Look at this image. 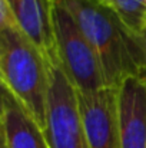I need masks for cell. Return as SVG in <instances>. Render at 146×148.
<instances>
[{
  "label": "cell",
  "instance_id": "cell-4",
  "mask_svg": "<svg viewBox=\"0 0 146 148\" xmlns=\"http://www.w3.org/2000/svg\"><path fill=\"white\" fill-rule=\"evenodd\" d=\"M53 25L59 59L75 88L93 92L106 86L100 63L70 12L60 3L53 6Z\"/></svg>",
  "mask_w": 146,
  "mask_h": 148
},
{
  "label": "cell",
  "instance_id": "cell-13",
  "mask_svg": "<svg viewBox=\"0 0 146 148\" xmlns=\"http://www.w3.org/2000/svg\"><path fill=\"white\" fill-rule=\"evenodd\" d=\"M142 38H143V40H145V43H146V27L143 29V32H142ZM141 79H142L143 82H146V72L142 75V76H141Z\"/></svg>",
  "mask_w": 146,
  "mask_h": 148
},
{
  "label": "cell",
  "instance_id": "cell-12",
  "mask_svg": "<svg viewBox=\"0 0 146 148\" xmlns=\"http://www.w3.org/2000/svg\"><path fill=\"white\" fill-rule=\"evenodd\" d=\"M0 148H9L7 147L6 134H4V128H3V124L1 122H0Z\"/></svg>",
  "mask_w": 146,
  "mask_h": 148
},
{
  "label": "cell",
  "instance_id": "cell-10",
  "mask_svg": "<svg viewBox=\"0 0 146 148\" xmlns=\"http://www.w3.org/2000/svg\"><path fill=\"white\" fill-rule=\"evenodd\" d=\"M12 26H16V23L10 13L9 4L6 0H0V32L7 27H12Z\"/></svg>",
  "mask_w": 146,
  "mask_h": 148
},
{
  "label": "cell",
  "instance_id": "cell-17",
  "mask_svg": "<svg viewBox=\"0 0 146 148\" xmlns=\"http://www.w3.org/2000/svg\"><path fill=\"white\" fill-rule=\"evenodd\" d=\"M145 1H146V0H145Z\"/></svg>",
  "mask_w": 146,
  "mask_h": 148
},
{
  "label": "cell",
  "instance_id": "cell-1",
  "mask_svg": "<svg viewBox=\"0 0 146 148\" xmlns=\"http://www.w3.org/2000/svg\"><path fill=\"white\" fill-rule=\"evenodd\" d=\"M100 63L106 86L119 88L130 76L146 72V43L130 32L100 0H62Z\"/></svg>",
  "mask_w": 146,
  "mask_h": 148
},
{
  "label": "cell",
  "instance_id": "cell-7",
  "mask_svg": "<svg viewBox=\"0 0 146 148\" xmlns=\"http://www.w3.org/2000/svg\"><path fill=\"white\" fill-rule=\"evenodd\" d=\"M116 89L120 148H146V82L130 76Z\"/></svg>",
  "mask_w": 146,
  "mask_h": 148
},
{
  "label": "cell",
  "instance_id": "cell-11",
  "mask_svg": "<svg viewBox=\"0 0 146 148\" xmlns=\"http://www.w3.org/2000/svg\"><path fill=\"white\" fill-rule=\"evenodd\" d=\"M12 97V94L9 92V89L6 88L4 84L0 82V122L3 119V115H4V109H6V102L7 99Z\"/></svg>",
  "mask_w": 146,
  "mask_h": 148
},
{
  "label": "cell",
  "instance_id": "cell-2",
  "mask_svg": "<svg viewBox=\"0 0 146 148\" xmlns=\"http://www.w3.org/2000/svg\"><path fill=\"white\" fill-rule=\"evenodd\" d=\"M0 71L9 92L45 132L48 62L42 52L16 26L0 32Z\"/></svg>",
  "mask_w": 146,
  "mask_h": 148
},
{
  "label": "cell",
  "instance_id": "cell-15",
  "mask_svg": "<svg viewBox=\"0 0 146 148\" xmlns=\"http://www.w3.org/2000/svg\"><path fill=\"white\" fill-rule=\"evenodd\" d=\"M53 3H59V1H62V0H52Z\"/></svg>",
  "mask_w": 146,
  "mask_h": 148
},
{
  "label": "cell",
  "instance_id": "cell-14",
  "mask_svg": "<svg viewBox=\"0 0 146 148\" xmlns=\"http://www.w3.org/2000/svg\"><path fill=\"white\" fill-rule=\"evenodd\" d=\"M0 82H1V84H4V82H3V75H1V71H0Z\"/></svg>",
  "mask_w": 146,
  "mask_h": 148
},
{
  "label": "cell",
  "instance_id": "cell-3",
  "mask_svg": "<svg viewBox=\"0 0 146 148\" xmlns=\"http://www.w3.org/2000/svg\"><path fill=\"white\" fill-rule=\"evenodd\" d=\"M45 135L50 148H90L80 116L77 91L60 62L48 63Z\"/></svg>",
  "mask_w": 146,
  "mask_h": 148
},
{
  "label": "cell",
  "instance_id": "cell-16",
  "mask_svg": "<svg viewBox=\"0 0 146 148\" xmlns=\"http://www.w3.org/2000/svg\"><path fill=\"white\" fill-rule=\"evenodd\" d=\"M100 1H102V3H103V1H105V0H100Z\"/></svg>",
  "mask_w": 146,
  "mask_h": 148
},
{
  "label": "cell",
  "instance_id": "cell-5",
  "mask_svg": "<svg viewBox=\"0 0 146 148\" xmlns=\"http://www.w3.org/2000/svg\"><path fill=\"white\" fill-rule=\"evenodd\" d=\"M77 103L89 147L120 148L117 89L105 86L93 92L77 91Z\"/></svg>",
  "mask_w": 146,
  "mask_h": 148
},
{
  "label": "cell",
  "instance_id": "cell-9",
  "mask_svg": "<svg viewBox=\"0 0 146 148\" xmlns=\"http://www.w3.org/2000/svg\"><path fill=\"white\" fill-rule=\"evenodd\" d=\"M120 22L133 33L142 35L146 27L145 0H105L103 1Z\"/></svg>",
  "mask_w": 146,
  "mask_h": 148
},
{
  "label": "cell",
  "instance_id": "cell-8",
  "mask_svg": "<svg viewBox=\"0 0 146 148\" xmlns=\"http://www.w3.org/2000/svg\"><path fill=\"white\" fill-rule=\"evenodd\" d=\"M9 148H50L43 130L12 95L1 119Z\"/></svg>",
  "mask_w": 146,
  "mask_h": 148
},
{
  "label": "cell",
  "instance_id": "cell-6",
  "mask_svg": "<svg viewBox=\"0 0 146 148\" xmlns=\"http://www.w3.org/2000/svg\"><path fill=\"white\" fill-rule=\"evenodd\" d=\"M16 23V27L42 52L48 63L60 62L54 25L52 0H6ZM62 63V62H60Z\"/></svg>",
  "mask_w": 146,
  "mask_h": 148
}]
</instances>
